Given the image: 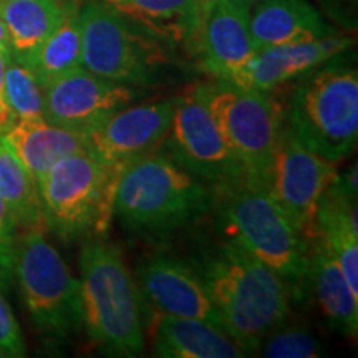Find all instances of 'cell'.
<instances>
[{"mask_svg": "<svg viewBox=\"0 0 358 358\" xmlns=\"http://www.w3.org/2000/svg\"><path fill=\"white\" fill-rule=\"evenodd\" d=\"M196 274L216 307L222 329L245 355L287 319L290 294L280 277L234 239L201 256Z\"/></svg>", "mask_w": 358, "mask_h": 358, "instance_id": "6da1fadb", "label": "cell"}, {"mask_svg": "<svg viewBox=\"0 0 358 358\" xmlns=\"http://www.w3.org/2000/svg\"><path fill=\"white\" fill-rule=\"evenodd\" d=\"M229 237L280 277L290 299L303 301L308 285L310 243L261 182L248 176L213 186Z\"/></svg>", "mask_w": 358, "mask_h": 358, "instance_id": "7a4b0ae2", "label": "cell"}, {"mask_svg": "<svg viewBox=\"0 0 358 358\" xmlns=\"http://www.w3.org/2000/svg\"><path fill=\"white\" fill-rule=\"evenodd\" d=\"M82 325L90 338L113 355L145 350V310L136 280L115 245L90 241L80 254Z\"/></svg>", "mask_w": 358, "mask_h": 358, "instance_id": "3957f363", "label": "cell"}, {"mask_svg": "<svg viewBox=\"0 0 358 358\" xmlns=\"http://www.w3.org/2000/svg\"><path fill=\"white\" fill-rule=\"evenodd\" d=\"M213 187L169 156L151 153L123 168L113 214L136 234H166L208 213Z\"/></svg>", "mask_w": 358, "mask_h": 358, "instance_id": "277c9868", "label": "cell"}, {"mask_svg": "<svg viewBox=\"0 0 358 358\" xmlns=\"http://www.w3.org/2000/svg\"><path fill=\"white\" fill-rule=\"evenodd\" d=\"M342 55L302 75L285 122L303 146L335 164L348 158L358 141V75Z\"/></svg>", "mask_w": 358, "mask_h": 358, "instance_id": "5b68a950", "label": "cell"}, {"mask_svg": "<svg viewBox=\"0 0 358 358\" xmlns=\"http://www.w3.org/2000/svg\"><path fill=\"white\" fill-rule=\"evenodd\" d=\"M123 168L82 150L60 159L38 182L48 229L71 241L90 229L105 232L113 216L116 185Z\"/></svg>", "mask_w": 358, "mask_h": 358, "instance_id": "8992f818", "label": "cell"}, {"mask_svg": "<svg viewBox=\"0 0 358 358\" xmlns=\"http://www.w3.org/2000/svg\"><path fill=\"white\" fill-rule=\"evenodd\" d=\"M13 277L27 312L45 335L65 338L82 325L78 279L43 231H24L15 245Z\"/></svg>", "mask_w": 358, "mask_h": 358, "instance_id": "52a82bcc", "label": "cell"}, {"mask_svg": "<svg viewBox=\"0 0 358 358\" xmlns=\"http://www.w3.org/2000/svg\"><path fill=\"white\" fill-rule=\"evenodd\" d=\"M208 108L245 176L261 181L277 136L285 124L284 108L267 92L219 82L203 85Z\"/></svg>", "mask_w": 358, "mask_h": 358, "instance_id": "ba28073f", "label": "cell"}, {"mask_svg": "<svg viewBox=\"0 0 358 358\" xmlns=\"http://www.w3.org/2000/svg\"><path fill=\"white\" fill-rule=\"evenodd\" d=\"M82 27V66L122 85L151 82L164 55L106 2L90 0L78 8Z\"/></svg>", "mask_w": 358, "mask_h": 358, "instance_id": "9c48e42d", "label": "cell"}, {"mask_svg": "<svg viewBox=\"0 0 358 358\" xmlns=\"http://www.w3.org/2000/svg\"><path fill=\"white\" fill-rule=\"evenodd\" d=\"M337 174L335 163L303 146L284 124L259 182L310 241L319 201Z\"/></svg>", "mask_w": 358, "mask_h": 358, "instance_id": "30bf717a", "label": "cell"}, {"mask_svg": "<svg viewBox=\"0 0 358 358\" xmlns=\"http://www.w3.org/2000/svg\"><path fill=\"white\" fill-rule=\"evenodd\" d=\"M163 146L179 166L213 186L245 176L243 164L231 153L214 123L203 85L187 88L176 98Z\"/></svg>", "mask_w": 358, "mask_h": 358, "instance_id": "8fae6325", "label": "cell"}, {"mask_svg": "<svg viewBox=\"0 0 358 358\" xmlns=\"http://www.w3.org/2000/svg\"><path fill=\"white\" fill-rule=\"evenodd\" d=\"M136 96L129 85L110 82L77 66L43 88L45 120L88 133L115 111L131 105Z\"/></svg>", "mask_w": 358, "mask_h": 358, "instance_id": "7c38bea8", "label": "cell"}, {"mask_svg": "<svg viewBox=\"0 0 358 358\" xmlns=\"http://www.w3.org/2000/svg\"><path fill=\"white\" fill-rule=\"evenodd\" d=\"M176 98L128 105L87 133V148L103 163L124 168L156 153L171 127Z\"/></svg>", "mask_w": 358, "mask_h": 358, "instance_id": "4fadbf2b", "label": "cell"}, {"mask_svg": "<svg viewBox=\"0 0 358 358\" xmlns=\"http://www.w3.org/2000/svg\"><path fill=\"white\" fill-rule=\"evenodd\" d=\"M143 299L161 313L221 327V319L194 267L168 256L150 257L136 271Z\"/></svg>", "mask_w": 358, "mask_h": 358, "instance_id": "5bb4252c", "label": "cell"}, {"mask_svg": "<svg viewBox=\"0 0 358 358\" xmlns=\"http://www.w3.org/2000/svg\"><path fill=\"white\" fill-rule=\"evenodd\" d=\"M250 8L213 2L201 27L204 65L219 82L237 85L257 48L249 30Z\"/></svg>", "mask_w": 358, "mask_h": 358, "instance_id": "9a60e30c", "label": "cell"}, {"mask_svg": "<svg viewBox=\"0 0 358 358\" xmlns=\"http://www.w3.org/2000/svg\"><path fill=\"white\" fill-rule=\"evenodd\" d=\"M315 236L327 241L348 285L358 295L357 166L345 174H337L322 194L315 216Z\"/></svg>", "mask_w": 358, "mask_h": 358, "instance_id": "2e32d148", "label": "cell"}, {"mask_svg": "<svg viewBox=\"0 0 358 358\" xmlns=\"http://www.w3.org/2000/svg\"><path fill=\"white\" fill-rule=\"evenodd\" d=\"M352 38L329 35L306 43L279 45L257 50L234 87L271 93L280 85L302 77L352 47Z\"/></svg>", "mask_w": 358, "mask_h": 358, "instance_id": "e0dca14e", "label": "cell"}, {"mask_svg": "<svg viewBox=\"0 0 358 358\" xmlns=\"http://www.w3.org/2000/svg\"><path fill=\"white\" fill-rule=\"evenodd\" d=\"M249 30L257 50L313 42L335 35L308 0H261L249 10Z\"/></svg>", "mask_w": 358, "mask_h": 358, "instance_id": "ac0fdd59", "label": "cell"}, {"mask_svg": "<svg viewBox=\"0 0 358 358\" xmlns=\"http://www.w3.org/2000/svg\"><path fill=\"white\" fill-rule=\"evenodd\" d=\"M2 140L35 179L42 178L66 156L87 150V133L58 127L48 120H17Z\"/></svg>", "mask_w": 358, "mask_h": 358, "instance_id": "d6986e66", "label": "cell"}, {"mask_svg": "<svg viewBox=\"0 0 358 358\" xmlns=\"http://www.w3.org/2000/svg\"><path fill=\"white\" fill-rule=\"evenodd\" d=\"M153 347L156 355L166 358H241L245 355L221 327L161 312L155 317Z\"/></svg>", "mask_w": 358, "mask_h": 358, "instance_id": "ffe728a7", "label": "cell"}, {"mask_svg": "<svg viewBox=\"0 0 358 358\" xmlns=\"http://www.w3.org/2000/svg\"><path fill=\"white\" fill-rule=\"evenodd\" d=\"M308 254V285H312L317 302L330 325L347 337H355L358 330V295L335 259L332 249L320 236H313Z\"/></svg>", "mask_w": 358, "mask_h": 358, "instance_id": "44dd1931", "label": "cell"}, {"mask_svg": "<svg viewBox=\"0 0 358 358\" xmlns=\"http://www.w3.org/2000/svg\"><path fill=\"white\" fill-rule=\"evenodd\" d=\"M134 24L145 27L151 35L186 40L201 34L204 0H103Z\"/></svg>", "mask_w": 358, "mask_h": 358, "instance_id": "7402d4cb", "label": "cell"}, {"mask_svg": "<svg viewBox=\"0 0 358 358\" xmlns=\"http://www.w3.org/2000/svg\"><path fill=\"white\" fill-rule=\"evenodd\" d=\"M71 0H6L0 7L12 57L25 58L64 20Z\"/></svg>", "mask_w": 358, "mask_h": 358, "instance_id": "603a6c76", "label": "cell"}, {"mask_svg": "<svg viewBox=\"0 0 358 358\" xmlns=\"http://www.w3.org/2000/svg\"><path fill=\"white\" fill-rule=\"evenodd\" d=\"M20 62L32 70L42 90L70 70L82 66V27L78 7H71L57 29Z\"/></svg>", "mask_w": 358, "mask_h": 358, "instance_id": "cb8c5ba5", "label": "cell"}, {"mask_svg": "<svg viewBox=\"0 0 358 358\" xmlns=\"http://www.w3.org/2000/svg\"><path fill=\"white\" fill-rule=\"evenodd\" d=\"M0 199L15 219L17 227L24 231H43V217L38 186L24 164L0 136Z\"/></svg>", "mask_w": 358, "mask_h": 358, "instance_id": "d4e9b609", "label": "cell"}, {"mask_svg": "<svg viewBox=\"0 0 358 358\" xmlns=\"http://www.w3.org/2000/svg\"><path fill=\"white\" fill-rule=\"evenodd\" d=\"M6 96L15 120L45 118L43 90L32 70L10 57L6 71Z\"/></svg>", "mask_w": 358, "mask_h": 358, "instance_id": "484cf974", "label": "cell"}, {"mask_svg": "<svg viewBox=\"0 0 358 358\" xmlns=\"http://www.w3.org/2000/svg\"><path fill=\"white\" fill-rule=\"evenodd\" d=\"M264 357L272 358H317L324 355L320 342L303 329L272 330L264 338Z\"/></svg>", "mask_w": 358, "mask_h": 358, "instance_id": "4316f807", "label": "cell"}, {"mask_svg": "<svg viewBox=\"0 0 358 358\" xmlns=\"http://www.w3.org/2000/svg\"><path fill=\"white\" fill-rule=\"evenodd\" d=\"M15 219L0 199V285L7 287L13 279L15 266Z\"/></svg>", "mask_w": 358, "mask_h": 358, "instance_id": "83f0119b", "label": "cell"}, {"mask_svg": "<svg viewBox=\"0 0 358 358\" xmlns=\"http://www.w3.org/2000/svg\"><path fill=\"white\" fill-rule=\"evenodd\" d=\"M0 350L6 357H25V342L19 322L13 315L0 285Z\"/></svg>", "mask_w": 358, "mask_h": 358, "instance_id": "f1b7e54d", "label": "cell"}, {"mask_svg": "<svg viewBox=\"0 0 358 358\" xmlns=\"http://www.w3.org/2000/svg\"><path fill=\"white\" fill-rule=\"evenodd\" d=\"M12 53L10 50H3L0 48V136L17 122L15 116L12 115L10 108H8L7 96H6V71L8 60H10Z\"/></svg>", "mask_w": 358, "mask_h": 358, "instance_id": "f546056e", "label": "cell"}, {"mask_svg": "<svg viewBox=\"0 0 358 358\" xmlns=\"http://www.w3.org/2000/svg\"><path fill=\"white\" fill-rule=\"evenodd\" d=\"M0 48H3V50H10V38H8L7 27L3 24L2 15H0Z\"/></svg>", "mask_w": 358, "mask_h": 358, "instance_id": "4dcf8cb0", "label": "cell"}, {"mask_svg": "<svg viewBox=\"0 0 358 358\" xmlns=\"http://www.w3.org/2000/svg\"><path fill=\"white\" fill-rule=\"evenodd\" d=\"M213 2H224V3H231V6L244 7V8L252 7V0H213Z\"/></svg>", "mask_w": 358, "mask_h": 358, "instance_id": "1f68e13d", "label": "cell"}, {"mask_svg": "<svg viewBox=\"0 0 358 358\" xmlns=\"http://www.w3.org/2000/svg\"><path fill=\"white\" fill-rule=\"evenodd\" d=\"M204 3H206V12H208V8L213 6V0H204Z\"/></svg>", "mask_w": 358, "mask_h": 358, "instance_id": "d6a6232c", "label": "cell"}, {"mask_svg": "<svg viewBox=\"0 0 358 358\" xmlns=\"http://www.w3.org/2000/svg\"><path fill=\"white\" fill-rule=\"evenodd\" d=\"M2 357H6V353H3L2 350H0V358H2Z\"/></svg>", "mask_w": 358, "mask_h": 358, "instance_id": "836d02e7", "label": "cell"}, {"mask_svg": "<svg viewBox=\"0 0 358 358\" xmlns=\"http://www.w3.org/2000/svg\"><path fill=\"white\" fill-rule=\"evenodd\" d=\"M256 2H261V0H252V6H254V3H256Z\"/></svg>", "mask_w": 358, "mask_h": 358, "instance_id": "e575fe53", "label": "cell"}, {"mask_svg": "<svg viewBox=\"0 0 358 358\" xmlns=\"http://www.w3.org/2000/svg\"><path fill=\"white\" fill-rule=\"evenodd\" d=\"M3 2H6V0H0V7H2V3H3Z\"/></svg>", "mask_w": 358, "mask_h": 358, "instance_id": "d590c367", "label": "cell"}]
</instances>
